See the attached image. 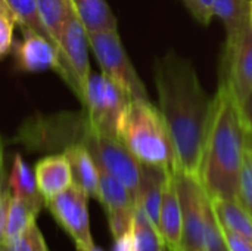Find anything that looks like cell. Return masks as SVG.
I'll return each instance as SVG.
<instances>
[{"instance_id":"26","label":"cell","mask_w":252,"mask_h":251,"mask_svg":"<svg viewBox=\"0 0 252 251\" xmlns=\"http://www.w3.org/2000/svg\"><path fill=\"white\" fill-rule=\"evenodd\" d=\"M238 201L252 216V149L247 148L239 175Z\"/></svg>"},{"instance_id":"38","label":"cell","mask_w":252,"mask_h":251,"mask_svg":"<svg viewBox=\"0 0 252 251\" xmlns=\"http://www.w3.org/2000/svg\"><path fill=\"white\" fill-rule=\"evenodd\" d=\"M0 173H1V163H0Z\"/></svg>"},{"instance_id":"17","label":"cell","mask_w":252,"mask_h":251,"mask_svg":"<svg viewBox=\"0 0 252 251\" xmlns=\"http://www.w3.org/2000/svg\"><path fill=\"white\" fill-rule=\"evenodd\" d=\"M97 201L103 206L106 215L133 210L136 200L131 192L112 175L99 167V195Z\"/></svg>"},{"instance_id":"36","label":"cell","mask_w":252,"mask_h":251,"mask_svg":"<svg viewBox=\"0 0 252 251\" xmlns=\"http://www.w3.org/2000/svg\"><path fill=\"white\" fill-rule=\"evenodd\" d=\"M177 251H195V250H189V249H183V247H180V250Z\"/></svg>"},{"instance_id":"9","label":"cell","mask_w":252,"mask_h":251,"mask_svg":"<svg viewBox=\"0 0 252 251\" xmlns=\"http://www.w3.org/2000/svg\"><path fill=\"white\" fill-rule=\"evenodd\" d=\"M89 198L83 188L72 183L59 195L44 201V206L58 225L72 238L77 249H90L94 246L90 231Z\"/></svg>"},{"instance_id":"27","label":"cell","mask_w":252,"mask_h":251,"mask_svg":"<svg viewBox=\"0 0 252 251\" xmlns=\"http://www.w3.org/2000/svg\"><path fill=\"white\" fill-rule=\"evenodd\" d=\"M15 25H18L15 13L4 0H0V58L12 47Z\"/></svg>"},{"instance_id":"35","label":"cell","mask_w":252,"mask_h":251,"mask_svg":"<svg viewBox=\"0 0 252 251\" xmlns=\"http://www.w3.org/2000/svg\"><path fill=\"white\" fill-rule=\"evenodd\" d=\"M183 3H185V4H186V7L189 9V7H190V3H192V1H190V0H183Z\"/></svg>"},{"instance_id":"14","label":"cell","mask_w":252,"mask_h":251,"mask_svg":"<svg viewBox=\"0 0 252 251\" xmlns=\"http://www.w3.org/2000/svg\"><path fill=\"white\" fill-rule=\"evenodd\" d=\"M168 172L142 164L140 172V185L136 195V203L146 212L149 219L159 228V216H161V204L164 195L165 180L168 178Z\"/></svg>"},{"instance_id":"20","label":"cell","mask_w":252,"mask_h":251,"mask_svg":"<svg viewBox=\"0 0 252 251\" xmlns=\"http://www.w3.org/2000/svg\"><path fill=\"white\" fill-rule=\"evenodd\" d=\"M220 225L252 243V216L236 200H213Z\"/></svg>"},{"instance_id":"4","label":"cell","mask_w":252,"mask_h":251,"mask_svg":"<svg viewBox=\"0 0 252 251\" xmlns=\"http://www.w3.org/2000/svg\"><path fill=\"white\" fill-rule=\"evenodd\" d=\"M177 191L183 212L182 247L195 251H229L213 200L199 178L176 172Z\"/></svg>"},{"instance_id":"24","label":"cell","mask_w":252,"mask_h":251,"mask_svg":"<svg viewBox=\"0 0 252 251\" xmlns=\"http://www.w3.org/2000/svg\"><path fill=\"white\" fill-rule=\"evenodd\" d=\"M4 1L9 4V7L15 13L18 25L21 27L22 33L38 34V36L47 38L52 43V40H50V37H49L44 25H43V22H41V18L38 15V9H37L35 0H4Z\"/></svg>"},{"instance_id":"1","label":"cell","mask_w":252,"mask_h":251,"mask_svg":"<svg viewBox=\"0 0 252 251\" xmlns=\"http://www.w3.org/2000/svg\"><path fill=\"white\" fill-rule=\"evenodd\" d=\"M159 112L170 130L177 172L199 178L213 99L201 86L195 67L176 53L155 62Z\"/></svg>"},{"instance_id":"10","label":"cell","mask_w":252,"mask_h":251,"mask_svg":"<svg viewBox=\"0 0 252 251\" xmlns=\"http://www.w3.org/2000/svg\"><path fill=\"white\" fill-rule=\"evenodd\" d=\"M227 70L223 74L230 81L235 95L242 102L252 92V28L248 22L238 40L226 47Z\"/></svg>"},{"instance_id":"32","label":"cell","mask_w":252,"mask_h":251,"mask_svg":"<svg viewBox=\"0 0 252 251\" xmlns=\"http://www.w3.org/2000/svg\"><path fill=\"white\" fill-rule=\"evenodd\" d=\"M6 191H7V189H3V180H1V173H0V210H1V204H3Z\"/></svg>"},{"instance_id":"7","label":"cell","mask_w":252,"mask_h":251,"mask_svg":"<svg viewBox=\"0 0 252 251\" xmlns=\"http://www.w3.org/2000/svg\"><path fill=\"white\" fill-rule=\"evenodd\" d=\"M87 36L90 49L102 68V74L126 90L131 99H149L148 90L120 40L118 30L87 33Z\"/></svg>"},{"instance_id":"3","label":"cell","mask_w":252,"mask_h":251,"mask_svg":"<svg viewBox=\"0 0 252 251\" xmlns=\"http://www.w3.org/2000/svg\"><path fill=\"white\" fill-rule=\"evenodd\" d=\"M120 139L140 164L177 172V157L170 130L151 99H131Z\"/></svg>"},{"instance_id":"22","label":"cell","mask_w":252,"mask_h":251,"mask_svg":"<svg viewBox=\"0 0 252 251\" xmlns=\"http://www.w3.org/2000/svg\"><path fill=\"white\" fill-rule=\"evenodd\" d=\"M37 216V210H34L30 204L10 194L4 222V246L24 235L28 228L35 222Z\"/></svg>"},{"instance_id":"13","label":"cell","mask_w":252,"mask_h":251,"mask_svg":"<svg viewBox=\"0 0 252 251\" xmlns=\"http://www.w3.org/2000/svg\"><path fill=\"white\" fill-rule=\"evenodd\" d=\"M38 191L44 201L59 195L72 185V172L65 154L43 157L34 167Z\"/></svg>"},{"instance_id":"23","label":"cell","mask_w":252,"mask_h":251,"mask_svg":"<svg viewBox=\"0 0 252 251\" xmlns=\"http://www.w3.org/2000/svg\"><path fill=\"white\" fill-rule=\"evenodd\" d=\"M133 231L139 251H168L159 228L149 219L146 212L136 203Z\"/></svg>"},{"instance_id":"2","label":"cell","mask_w":252,"mask_h":251,"mask_svg":"<svg viewBox=\"0 0 252 251\" xmlns=\"http://www.w3.org/2000/svg\"><path fill=\"white\" fill-rule=\"evenodd\" d=\"M247 151L241 102L227 77L221 74L213 98L199 180L211 200H236L239 175Z\"/></svg>"},{"instance_id":"12","label":"cell","mask_w":252,"mask_h":251,"mask_svg":"<svg viewBox=\"0 0 252 251\" xmlns=\"http://www.w3.org/2000/svg\"><path fill=\"white\" fill-rule=\"evenodd\" d=\"M159 231L168 251L180 250L183 241V212L174 173H170L165 180L159 216Z\"/></svg>"},{"instance_id":"34","label":"cell","mask_w":252,"mask_h":251,"mask_svg":"<svg viewBox=\"0 0 252 251\" xmlns=\"http://www.w3.org/2000/svg\"><path fill=\"white\" fill-rule=\"evenodd\" d=\"M250 24L252 28V0H250Z\"/></svg>"},{"instance_id":"30","label":"cell","mask_w":252,"mask_h":251,"mask_svg":"<svg viewBox=\"0 0 252 251\" xmlns=\"http://www.w3.org/2000/svg\"><path fill=\"white\" fill-rule=\"evenodd\" d=\"M241 111L247 133V148L252 149V92L241 102Z\"/></svg>"},{"instance_id":"21","label":"cell","mask_w":252,"mask_h":251,"mask_svg":"<svg viewBox=\"0 0 252 251\" xmlns=\"http://www.w3.org/2000/svg\"><path fill=\"white\" fill-rule=\"evenodd\" d=\"M35 3L41 22L53 46L59 52V38L62 34V28L71 10L74 9V3L72 0H35ZM59 59H61V52H59Z\"/></svg>"},{"instance_id":"33","label":"cell","mask_w":252,"mask_h":251,"mask_svg":"<svg viewBox=\"0 0 252 251\" xmlns=\"http://www.w3.org/2000/svg\"><path fill=\"white\" fill-rule=\"evenodd\" d=\"M77 251H103V250H100L99 247L93 246V247H90V249H77Z\"/></svg>"},{"instance_id":"25","label":"cell","mask_w":252,"mask_h":251,"mask_svg":"<svg viewBox=\"0 0 252 251\" xmlns=\"http://www.w3.org/2000/svg\"><path fill=\"white\" fill-rule=\"evenodd\" d=\"M4 247L7 251H50L37 222H34L24 235L7 243Z\"/></svg>"},{"instance_id":"29","label":"cell","mask_w":252,"mask_h":251,"mask_svg":"<svg viewBox=\"0 0 252 251\" xmlns=\"http://www.w3.org/2000/svg\"><path fill=\"white\" fill-rule=\"evenodd\" d=\"M223 235H224V241L229 251H252V243L247 238L224 228H223Z\"/></svg>"},{"instance_id":"6","label":"cell","mask_w":252,"mask_h":251,"mask_svg":"<svg viewBox=\"0 0 252 251\" xmlns=\"http://www.w3.org/2000/svg\"><path fill=\"white\" fill-rule=\"evenodd\" d=\"M83 105L92 127L120 139L131 96L103 74L90 72L84 87Z\"/></svg>"},{"instance_id":"8","label":"cell","mask_w":252,"mask_h":251,"mask_svg":"<svg viewBox=\"0 0 252 251\" xmlns=\"http://www.w3.org/2000/svg\"><path fill=\"white\" fill-rule=\"evenodd\" d=\"M89 47L90 43L87 31L74 7L63 24L62 34L59 38L62 67L61 75L75 92L80 101H83L84 87L92 72L89 62Z\"/></svg>"},{"instance_id":"15","label":"cell","mask_w":252,"mask_h":251,"mask_svg":"<svg viewBox=\"0 0 252 251\" xmlns=\"http://www.w3.org/2000/svg\"><path fill=\"white\" fill-rule=\"evenodd\" d=\"M72 172V183L83 188L89 197L99 195V166L81 143H69L63 149Z\"/></svg>"},{"instance_id":"31","label":"cell","mask_w":252,"mask_h":251,"mask_svg":"<svg viewBox=\"0 0 252 251\" xmlns=\"http://www.w3.org/2000/svg\"><path fill=\"white\" fill-rule=\"evenodd\" d=\"M112 251H139L133 226L128 231H126L124 234L114 238V250Z\"/></svg>"},{"instance_id":"16","label":"cell","mask_w":252,"mask_h":251,"mask_svg":"<svg viewBox=\"0 0 252 251\" xmlns=\"http://www.w3.org/2000/svg\"><path fill=\"white\" fill-rule=\"evenodd\" d=\"M7 185L13 197L25 201L40 213L41 207L44 206V198L38 191L34 172L30 169V166L24 161V158L19 154H16L13 158Z\"/></svg>"},{"instance_id":"28","label":"cell","mask_w":252,"mask_h":251,"mask_svg":"<svg viewBox=\"0 0 252 251\" xmlns=\"http://www.w3.org/2000/svg\"><path fill=\"white\" fill-rule=\"evenodd\" d=\"M189 10L193 13V16L204 25H208L211 22V18L214 16V1L216 0H190Z\"/></svg>"},{"instance_id":"11","label":"cell","mask_w":252,"mask_h":251,"mask_svg":"<svg viewBox=\"0 0 252 251\" xmlns=\"http://www.w3.org/2000/svg\"><path fill=\"white\" fill-rule=\"evenodd\" d=\"M16 67L25 72L55 70L61 74V59L56 47L44 37L34 33H24L22 43L15 49Z\"/></svg>"},{"instance_id":"19","label":"cell","mask_w":252,"mask_h":251,"mask_svg":"<svg viewBox=\"0 0 252 251\" xmlns=\"http://www.w3.org/2000/svg\"><path fill=\"white\" fill-rule=\"evenodd\" d=\"M87 33L117 30V18L106 0H72Z\"/></svg>"},{"instance_id":"5","label":"cell","mask_w":252,"mask_h":251,"mask_svg":"<svg viewBox=\"0 0 252 251\" xmlns=\"http://www.w3.org/2000/svg\"><path fill=\"white\" fill-rule=\"evenodd\" d=\"M78 139L72 143H81L87 148L96 164L117 178L134 197L137 195L140 185L142 164L128 151L124 142L118 138L100 133L90 126L87 115L81 118V127H77Z\"/></svg>"},{"instance_id":"18","label":"cell","mask_w":252,"mask_h":251,"mask_svg":"<svg viewBox=\"0 0 252 251\" xmlns=\"http://www.w3.org/2000/svg\"><path fill=\"white\" fill-rule=\"evenodd\" d=\"M214 15L223 21L227 34L226 47H230L250 22V0H216Z\"/></svg>"},{"instance_id":"37","label":"cell","mask_w":252,"mask_h":251,"mask_svg":"<svg viewBox=\"0 0 252 251\" xmlns=\"http://www.w3.org/2000/svg\"><path fill=\"white\" fill-rule=\"evenodd\" d=\"M0 251H7V250H6V247H4V246H0Z\"/></svg>"}]
</instances>
